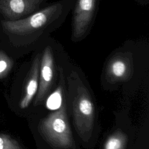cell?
<instances>
[{
  "label": "cell",
  "mask_w": 149,
  "mask_h": 149,
  "mask_svg": "<svg viewBox=\"0 0 149 149\" xmlns=\"http://www.w3.org/2000/svg\"><path fill=\"white\" fill-rule=\"evenodd\" d=\"M38 129L45 140L54 147L62 149L75 148L68 119L65 95L57 110L41 120Z\"/></svg>",
  "instance_id": "obj_1"
},
{
  "label": "cell",
  "mask_w": 149,
  "mask_h": 149,
  "mask_svg": "<svg viewBox=\"0 0 149 149\" xmlns=\"http://www.w3.org/2000/svg\"><path fill=\"white\" fill-rule=\"evenodd\" d=\"M73 121L79 135L83 141L91 137L94 123V107L87 89L82 84L76 90L72 101Z\"/></svg>",
  "instance_id": "obj_2"
},
{
  "label": "cell",
  "mask_w": 149,
  "mask_h": 149,
  "mask_svg": "<svg viewBox=\"0 0 149 149\" xmlns=\"http://www.w3.org/2000/svg\"><path fill=\"white\" fill-rule=\"evenodd\" d=\"M61 4L50 5L23 19L4 20L3 29L12 34L24 35L40 29L52 22L59 14Z\"/></svg>",
  "instance_id": "obj_3"
},
{
  "label": "cell",
  "mask_w": 149,
  "mask_h": 149,
  "mask_svg": "<svg viewBox=\"0 0 149 149\" xmlns=\"http://www.w3.org/2000/svg\"><path fill=\"white\" fill-rule=\"evenodd\" d=\"M96 0H77L73 19V38L79 39L87 31L95 8Z\"/></svg>",
  "instance_id": "obj_4"
},
{
  "label": "cell",
  "mask_w": 149,
  "mask_h": 149,
  "mask_svg": "<svg viewBox=\"0 0 149 149\" xmlns=\"http://www.w3.org/2000/svg\"><path fill=\"white\" fill-rule=\"evenodd\" d=\"M54 58L51 48L48 46L43 52L40 65V84L35 100L37 105L47 95L51 87L54 77Z\"/></svg>",
  "instance_id": "obj_5"
},
{
  "label": "cell",
  "mask_w": 149,
  "mask_h": 149,
  "mask_svg": "<svg viewBox=\"0 0 149 149\" xmlns=\"http://www.w3.org/2000/svg\"><path fill=\"white\" fill-rule=\"evenodd\" d=\"M42 0H0V11L10 20H17L20 17L34 12Z\"/></svg>",
  "instance_id": "obj_6"
},
{
  "label": "cell",
  "mask_w": 149,
  "mask_h": 149,
  "mask_svg": "<svg viewBox=\"0 0 149 149\" xmlns=\"http://www.w3.org/2000/svg\"><path fill=\"white\" fill-rule=\"evenodd\" d=\"M40 65V56L38 54L34 58L32 63L29 77L25 87V91L20 102V107L22 109L27 108L31 102L33 98L37 93L38 86L39 70Z\"/></svg>",
  "instance_id": "obj_7"
},
{
  "label": "cell",
  "mask_w": 149,
  "mask_h": 149,
  "mask_svg": "<svg viewBox=\"0 0 149 149\" xmlns=\"http://www.w3.org/2000/svg\"><path fill=\"white\" fill-rule=\"evenodd\" d=\"M130 70V60L126 55L120 54L114 56L108 66V73L115 80L125 79Z\"/></svg>",
  "instance_id": "obj_8"
},
{
  "label": "cell",
  "mask_w": 149,
  "mask_h": 149,
  "mask_svg": "<svg viewBox=\"0 0 149 149\" xmlns=\"http://www.w3.org/2000/svg\"><path fill=\"white\" fill-rule=\"evenodd\" d=\"M60 79L59 86L56 90L49 97L47 101V106L51 109H57L61 105L63 97L65 95V84L63 72L59 69Z\"/></svg>",
  "instance_id": "obj_9"
},
{
  "label": "cell",
  "mask_w": 149,
  "mask_h": 149,
  "mask_svg": "<svg viewBox=\"0 0 149 149\" xmlns=\"http://www.w3.org/2000/svg\"><path fill=\"white\" fill-rule=\"evenodd\" d=\"M127 143V135L121 130H117L108 137L103 149H126Z\"/></svg>",
  "instance_id": "obj_10"
},
{
  "label": "cell",
  "mask_w": 149,
  "mask_h": 149,
  "mask_svg": "<svg viewBox=\"0 0 149 149\" xmlns=\"http://www.w3.org/2000/svg\"><path fill=\"white\" fill-rule=\"evenodd\" d=\"M13 61L3 51H0V79L5 76L10 70Z\"/></svg>",
  "instance_id": "obj_11"
},
{
  "label": "cell",
  "mask_w": 149,
  "mask_h": 149,
  "mask_svg": "<svg viewBox=\"0 0 149 149\" xmlns=\"http://www.w3.org/2000/svg\"><path fill=\"white\" fill-rule=\"evenodd\" d=\"M0 149H22L19 143L5 134H0Z\"/></svg>",
  "instance_id": "obj_12"
}]
</instances>
